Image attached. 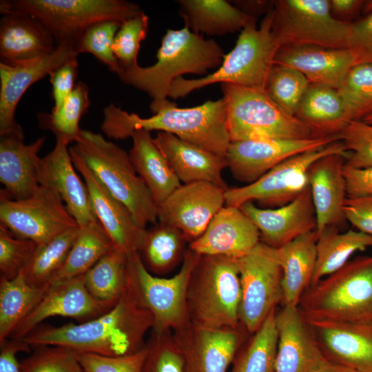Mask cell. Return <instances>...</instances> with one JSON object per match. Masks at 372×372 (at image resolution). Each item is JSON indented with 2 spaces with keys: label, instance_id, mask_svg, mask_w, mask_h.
I'll list each match as a JSON object with an SVG mask.
<instances>
[{
  "label": "cell",
  "instance_id": "6da1fadb",
  "mask_svg": "<svg viewBox=\"0 0 372 372\" xmlns=\"http://www.w3.org/2000/svg\"><path fill=\"white\" fill-rule=\"evenodd\" d=\"M153 326L151 313L125 292L112 309L97 318L58 327L41 324L21 340L31 347L59 345L79 353L123 356L144 349L145 337Z\"/></svg>",
  "mask_w": 372,
  "mask_h": 372
},
{
  "label": "cell",
  "instance_id": "7a4b0ae2",
  "mask_svg": "<svg viewBox=\"0 0 372 372\" xmlns=\"http://www.w3.org/2000/svg\"><path fill=\"white\" fill-rule=\"evenodd\" d=\"M151 112L152 116L141 118L112 103L105 112V130L116 140L131 137L139 129L165 132L225 157L231 141L223 98L189 108H179L168 101Z\"/></svg>",
  "mask_w": 372,
  "mask_h": 372
},
{
  "label": "cell",
  "instance_id": "3957f363",
  "mask_svg": "<svg viewBox=\"0 0 372 372\" xmlns=\"http://www.w3.org/2000/svg\"><path fill=\"white\" fill-rule=\"evenodd\" d=\"M225 55L215 40L205 39L185 25L167 30L154 64L120 68L116 74L123 83L147 94L152 100L149 105L152 109L169 101L168 91L174 80L183 74L205 75L211 69H218Z\"/></svg>",
  "mask_w": 372,
  "mask_h": 372
},
{
  "label": "cell",
  "instance_id": "277c9868",
  "mask_svg": "<svg viewBox=\"0 0 372 372\" xmlns=\"http://www.w3.org/2000/svg\"><path fill=\"white\" fill-rule=\"evenodd\" d=\"M273 7L265 15L259 28L256 22L240 31L234 48L225 55L213 73L196 79L180 77L171 84L168 96L185 97L192 92L217 83L265 88L281 44L273 31Z\"/></svg>",
  "mask_w": 372,
  "mask_h": 372
},
{
  "label": "cell",
  "instance_id": "5b68a950",
  "mask_svg": "<svg viewBox=\"0 0 372 372\" xmlns=\"http://www.w3.org/2000/svg\"><path fill=\"white\" fill-rule=\"evenodd\" d=\"M70 150L77 154L99 180L146 228L158 223V207L136 172L129 153L99 134L82 130Z\"/></svg>",
  "mask_w": 372,
  "mask_h": 372
},
{
  "label": "cell",
  "instance_id": "8992f818",
  "mask_svg": "<svg viewBox=\"0 0 372 372\" xmlns=\"http://www.w3.org/2000/svg\"><path fill=\"white\" fill-rule=\"evenodd\" d=\"M241 298L237 260L199 255L187 288L190 322L208 328H238Z\"/></svg>",
  "mask_w": 372,
  "mask_h": 372
},
{
  "label": "cell",
  "instance_id": "52a82bcc",
  "mask_svg": "<svg viewBox=\"0 0 372 372\" xmlns=\"http://www.w3.org/2000/svg\"><path fill=\"white\" fill-rule=\"evenodd\" d=\"M298 307L306 318L372 320V256L350 260L310 286L302 296Z\"/></svg>",
  "mask_w": 372,
  "mask_h": 372
},
{
  "label": "cell",
  "instance_id": "ba28073f",
  "mask_svg": "<svg viewBox=\"0 0 372 372\" xmlns=\"http://www.w3.org/2000/svg\"><path fill=\"white\" fill-rule=\"evenodd\" d=\"M144 11L126 0H1L3 14L28 15L39 20L53 35L56 45L73 48L91 25L103 21L123 23Z\"/></svg>",
  "mask_w": 372,
  "mask_h": 372
},
{
  "label": "cell",
  "instance_id": "9c48e42d",
  "mask_svg": "<svg viewBox=\"0 0 372 372\" xmlns=\"http://www.w3.org/2000/svg\"><path fill=\"white\" fill-rule=\"evenodd\" d=\"M221 90L231 142L317 137L304 123L282 110L265 88L223 83Z\"/></svg>",
  "mask_w": 372,
  "mask_h": 372
},
{
  "label": "cell",
  "instance_id": "30bf717a",
  "mask_svg": "<svg viewBox=\"0 0 372 372\" xmlns=\"http://www.w3.org/2000/svg\"><path fill=\"white\" fill-rule=\"evenodd\" d=\"M199 254L189 247L179 271L171 278L151 273L138 253L128 257L127 293L152 315L156 332H174L190 323L187 296L189 278Z\"/></svg>",
  "mask_w": 372,
  "mask_h": 372
},
{
  "label": "cell",
  "instance_id": "8fae6325",
  "mask_svg": "<svg viewBox=\"0 0 372 372\" xmlns=\"http://www.w3.org/2000/svg\"><path fill=\"white\" fill-rule=\"evenodd\" d=\"M333 154H349L341 140L291 156L252 183L228 188L225 191V205L239 207L245 203L256 201L262 208L283 206L309 187L308 172L311 166L316 161Z\"/></svg>",
  "mask_w": 372,
  "mask_h": 372
},
{
  "label": "cell",
  "instance_id": "7c38bea8",
  "mask_svg": "<svg viewBox=\"0 0 372 372\" xmlns=\"http://www.w3.org/2000/svg\"><path fill=\"white\" fill-rule=\"evenodd\" d=\"M350 24L333 18L329 0L273 1L272 28L281 47L347 48Z\"/></svg>",
  "mask_w": 372,
  "mask_h": 372
},
{
  "label": "cell",
  "instance_id": "4fadbf2b",
  "mask_svg": "<svg viewBox=\"0 0 372 372\" xmlns=\"http://www.w3.org/2000/svg\"><path fill=\"white\" fill-rule=\"evenodd\" d=\"M236 260L242 289L240 321L251 335L282 304V269L276 249L261 241L250 253Z\"/></svg>",
  "mask_w": 372,
  "mask_h": 372
},
{
  "label": "cell",
  "instance_id": "5bb4252c",
  "mask_svg": "<svg viewBox=\"0 0 372 372\" xmlns=\"http://www.w3.org/2000/svg\"><path fill=\"white\" fill-rule=\"evenodd\" d=\"M0 221L14 236L37 245L79 226L59 194L44 185L23 200H12L0 193Z\"/></svg>",
  "mask_w": 372,
  "mask_h": 372
},
{
  "label": "cell",
  "instance_id": "9a60e30c",
  "mask_svg": "<svg viewBox=\"0 0 372 372\" xmlns=\"http://www.w3.org/2000/svg\"><path fill=\"white\" fill-rule=\"evenodd\" d=\"M339 140V135H333L304 139L233 141L228 147L225 158L234 178L248 185L291 156L322 148Z\"/></svg>",
  "mask_w": 372,
  "mask_h": 372
},
{
  "label": "cell",
  "instance_id": "2e32d148",
  "mask_svg": "<svg viewBox=\"0 0 372 372\" xmlns=\"http://www.w3.org/2000/svg\"><path fill=\"white\" fill-rule=\"evenodd\" d=\"M184 372H226L249 335L245 328H208L192 322L173 332Z\"/></svg>",
  "mask_w": 372,
  "mask_h": 372
},
{
  "label": "cell",
  "instance_id": "e0dca14e",
  "mask_svg": "<svg viewBox=\"0 0 372 372\" xmlns=\"http://www.w3.org/2000/svg\"><path fill=\"white\" fill-rule=\"evenodd\" d=\"M205 181L181 185L158 206V222L179 229L190 243L225 205V191Z\"/></svg>",
  "mask_w": 372,
  "mask_h": 372
},
{
  "label": "cell",
  "instance_id": "ac0fdd59",
  "mask_svg": "<svg viewBox=\"0 0 372 372\" xmlns=\"http://www.w3.org/2000/svg\"><path fill=\"white\" fill-rule=\"evenodd\" d=\"M114 306L94 298L85 286L83 275L48 285L39 302L17 324L10 338L21 340L45 320L62 316L84 322Z\"/></svg>",
  "mask_w": 372,
  "mask_h": 372
},
{
  "label": "cell",
  "instance_id": "d6986e66",
  "mask_svg": "<svg viewBox=\"0 0 372 372\" xmlns=\"http://www.w3.org/2000/svg\"><path fill=\"white\" fill-rule=\"evenodd\" d=\"M78 55L71 45L62 43L52 53L31 61L11 65L0 63V136L24 138L23 130L15 120L21 97L34 83Z\"/></svg>",
  "mask_w": 372,
  "mask_h": 372
},
{
  "label": "cell",
  "instance_id": "ffe728a7",
  "mask_svg": "<svg viewBox=\"0 0 372 372\" xmlns=\"http://www.w3.org/2000/svg\"><path fill=\"white\" fill-rule=\"evenodd\" d=\"M306 320L327 359L358 372H372V320Z\"/></svg>",
  "mask_w": 372,
  "mask_h": 372
},
{
  "label": "cell",
  "instance_id": "44dd1931",
  "mask_svg": "<svg viewBox=\"0 0 372 372\" xmlns=\"http://www.w3.org/2000/svg\"><path fill=\"white\" fill-rule=\"evenodd\" d=\"M70 154L83 178L96 216L115 249L128 257L138 253L146 228L141 227L127 207L115 198L74 152Z\"/></svg>",
  "mask_w": 372,
  "mask_h": 372
},
{
  "label": "cell",
  "instance_id": "7402d4cb",
  "mask_svg": "<svg viewBox=\"0 0 372 372\" xmlns=\"http://www.w3.org/2000/svg\"><path fill=\"white\" fill-rule=\"evenodd\" d=\"M239 207L259 230L260 241L275 249L316 230V216L309 185L291 202L279 207L262 208L253 202Z\"/></svg>",
  "mask_w": 372,
  "mask_h": 372
},
{
  "label": "cell",
  "instance_id": "603a6c76",
  "mask_svg": "<svg viewBox=\"0 0 372 372\" xmlns=\"http://www.w3.org/2000/svg\"><path fill=\"white\" fill-rule=\"evenodd\" d=\"M260 242L259 230L240 207L225 205L188 247L199 255L238 259L250 253Z\"/></svg>",
  "mask_w": 372,
  "mask_h": 372
},
{
  "label": "cell",
  "instance_id": "cb8c5ba5",
  "mask_svg": "<svg viewBox=\"0 0 372 372\" xmlns=\"http://www.w3.org/2000/svg\"><path fill=\"white\" fill-rule=\"evenodd\" d=\"M278 344L275 372H311L324 358L298 307L276 311Z\"/></svg>",
  "mask_w": 372,
  "mask_h": 372
},
{
  "label": "cell",
  "instance_id": "d4e9b609",
  "mask_svg": "<svg viewBox=\"0 0 372 372\" xmlns=\"http://www.w3.org/2000/svg\"><path fill=\"white\" fill-rule=\"evenodd\" d=\"M68 145L65 141L56 138L53 149L41 158L39 183L54 188L79 226H83L98 219L87 187L75 171Z\"/></svg>",
  "mask_w": 372,
  "mask_h": 372
},
{
  "label": "cell",
  "instance_id": "484cf974",
  "mask_svg": "<svg viewBox=\"0 0 372 372\" xmlns=\"http://www.w3.org/2000/svg\"><path fill=\"white\" fill-rule=\"evenodd\" d=\"M348 154H333L316 161L308 172L316 216V232L338 227L346 221L343 207L347 198L343 169Z\"/></svg>",
  "mask_w": 372,
  "mask_h": 372
},
{
  "label": "cell",
  "instance_id": "4316f807",
  "mask_svg": "<svg viewBox=\"0 0 372 372\" xmlns=\"http://www.w3.org/2000/svg\"><path fill=\"white\" fill-rule=\"evenodd\" d=\"M45 138L39 137L25 144L22 137L0 136V182L4 186L0 193L19 200L32 196L39 189L41 160L39 153Z\"/></svg>",
  "mask_w": 372,
  "mask_h": 372
},
{
  "label": "cell",
  "instance_id": "83f0119b",
  "mask_svg": "<svg viewBox=\"0 0 372 372\" xmlns=\"http://www.w3.org/2000/svg\"><path fill=\"white\" fill-rule=\"evenodd\" d=\"M275 64L295 68L311 83L338 90L355 62L348 48L306 45L282 46L276 56Z\"/></svg>",
  "mask_w": 372,
  "mask_h": 372
},
{
  "label": "cell",
  "instance_id": "f1b7e54d",
  "mask_svg": "<svg viewBox=\"0 0 372 372\" xmlns=\"http://www.w3.org/2000/svg\"><path fill=\"white\" fill-rule=\"evenodd\" d=\"M154 140L180 182L205 181L229 188L222 177L227 167L225 157L165 132H158Z\"/></svg>",
  "mask_w": 372,
  "mask_h": 372
},
{
  "label": "cell",
  "instance_id": "f546056e",
  "mask_svg": "<svg viewBox=\"0 0 372 372\" xmlns=\"http://www.w3.org/2000/svg\"><path fill=\"white\" fill-rule=\"evenodd\" d=\"M57 45L49 30L34 17L3 14L0 19V63L11 65L50 54Z\"/></svg>",
  "mask_w": 372,
  "mask_h": 372
},
{
  "label": "cell",
  "instance_id": "4dcf8cb0",
  "mask_svg": "<svg viewBox=\"0 0 372 372\" xmlns=\"http://www.w3.org/2000/svg\"><path fill=\"white\" fill-rule=\"evenodd\" d=\"M316 230L304 234L276 249L282 272V306L298 307L310 287L316 263Z\"/></svg>",
  "mask_w": 372,
  "mask_h": 372
},
{
  "label": "cell",
  "instance_id": "1f68e13d",
  "mask_svg": "<svg viewBox=\"0 0 372 372\" xmlns=\"http://www.w3.org/2000/svg\"><path fill=\"white\" fill-rule=\"evenodd\" d=\"M131 162L157 207L181 185L150 132L139 129L132 134Z\"/></svg>",
  "mask_w": 372,
  "mask_h": 372
},
{
  "label": "cell",
  "instance_id": "d6a6232c",
  "mask_svg": "<svg viewBox=\"0 0 372 372\" xmlns=\"http://www.w3.org/2000/svg\"><path fill=\"white\" fill-rule=\"evenodd\" d=\"M179 16L193 32L223 36L241 31L257 19L225 0H177Z\"/></svg>",
  "mask_w": 372,
  "mask_h": 372
},
{
  "label": "cell",
  "instance_id": "836d02e7",
  "mask_svg": "<svg viewBox=\"0 0 372 372\" xmlns=\"http://www.w3.org/2000/svg\"><path fill=\"white\" fill-rule=\"evenodd\" d=\"M296 116L314 136L338 135L350 122L338 90L317 83H310Z\"/></svg>",
  "mask_w": 372,
  "mask_h": 372
},
{
  "label": "cell",
  "instance_id": "e575fe53",
  "mask_svg": "<svg viewBox=\"0 0 372 372\" xmlns=\"http://www.w3.org/2000/svg\"><path fill=\"white\" fill-rule=\"evenodd\" d=\"M187 242L179 229L158 222L146 229L138 254L148 271L161 276L183 263Z\"/></svg>",
  "mask_w": 372,
  "mask_h": 372
},
{
  "label": "cell",
  "instance_id": "d590c367",
  "mask_svg": "<svg viewBox=\"0 0 372 372\" xmlns=\"http://www.w3.org/2000/svg\"><path fill=\"white\" fill-rule=\"evenodd\" d=\"M372 247V236L358 230L339 232L338 228H325L317 235L316 263L310 286L334 273L356 251Z\"/></svg>",
  "mask_w": 372,
  "mask_h": 372
},
{
  "label": "cell",
  "instance_id": "8d00e7d4",
  "mask_svg": "<svg viewBox=\"0 0 372 372\" xmlns=\"http://www.w3.org/2000/svg\"><path fill=\"white\" fill-rule=\"evenodd\" d=\"M113 249L111 239L99 220L79 226L76 238L63 265L48 285L85 274Z\"/></svg>",
  "mask_w": 372,
  "mask_h": 372
},
{
  "label": "cell",
  "instance_id": "74e56055",
  "mask_svg": "<svg viewBox=\"0 0 372 372\" xmlns=\"http://www.w3.org/2000/svg\"><path fill=\"white\" fill-rule=\"evenodd\" d=\"M48 288V285L40 288L30 285L23 271L11 280L0 278V343L10 338Z\"/></svg>",
  "mask_w": 372,
  "mask_h": 372
},
{
  "label": "cell",
  "instance_id": "f35d334b",
  "mask_svg": "<svg viewBox=\"0 0 372 372\" xmlns=\"http://www.w3.org/2000/svg\"><path fill=\"white\" fill-rule=\"evenodd\" d=\"M128 256L113 249L83 274L86 289L96 300L114 306L127 290Z\"/></svg>",
  "mask_w": 372,
  "mask_h": 372
},
{
  "label": "cell",
  "instance_id": "ab89813d",
  "mask_svg": "<svg viewBox=\"0 0 372 372\" xmlns=\"http://www.w3.org/2000/svg\"><path fill=\"white\" fill-rule=\"evenodd\" d=\"M276 311L244 342L229 372H275L278 344Z\"/></svg>",
  "mask_w": 372,
  "mask_h": 372
},
{
  "label": "cell",
  "instance_id": "60d3db41",
  "mask_svg": "<svg viewBox=\"0 0 372 372\" xmlns=\"http://www.w3.org/2000/svg\"><path fill=\"white\" fill-rule=\"evenodd\" d=\"M87 85L79 81L59 108L37 115L39 127L52 132L56 138L64 140L69 144L74 143L82 130L79 126L81 118L91 103Z\"/></svg>",
  "mask_w": 372,
  "mask_h": 372
},
{
  "label": "cell",
  "instance_id": "b9f144b4",
  "mask_svg": "<svg viewBox=\"0 0 372 372\" xmlns=\"http://www.w3.org/2000/svg\"><path fill=\"white\" fill-rule=\"evenodd\" d=\"M79 226L61 233L50 242L37 245L26 268L23 271L26 282L34 287H43L63 265L76 238Z\"/></svg>",
  "mask_w": 372,
  "mask_h": 372
},
{
  "label": "cell",
  "instance_id": "7bdbcfd3",
  "mask_svg": "<svg viewBox=\"0 0 372 372\" xmlns=\"http://www.w3.org/2000/svg\"><path fill=\"white\" fill-rule=\"evenodd\" d=\"M310 83L295 68L274 64L269 74L265 90L282 110L296 116Z\"/></svg>",
  "mask_w": 372,
  "mask_h": 372
},
{
  "label": "cell",
  "instance_id": "ee69618b",
  "mask_svg": "<svg viewBox=\"0 0 372 372\" xmlns=\"http://www.w3.org/2000/svg\"><path fill=\"white\" fill-rule=\"evenodd\" d=\"M338 90L349 121L372 114V63L353 65Z\"/></svg>",
  "mask_w": 372,
  "mask_h": 372
},
{
  "label": "cell",
  "instance_id": "f6af8a7d",
  "mask_svg": "<svg viewBox=\"0 0 372 372\" xmlns=\"http://www.w3.org/2000/svg\"><path fill=\"white\" fill-rule=\"evenodd\" d=\"M121 23L103 21L89 26L81 35L74 49L78 54H92L107 69L116 74L119 64L113 52L115 36Z\"/></svg>",
  "mask_w": 372,
  "mask_h": 372
},
{
  "label": "cell",
  "instance_id": "bcb514c9",
  "mask_svg": "<svg viewBox=\"0 0 372 372\" xmlns=\"http://www.w3.org/2000/svg\"><path fill=\"white\" fill-rule=\"evenodd\" d=\"M30 355L19 362L21 372H84L79 353L59 345L32 347Z\"/></svg>",
  "mask_w": 372,
  "mask_h": 372
},
{
  "label": "cell",
  "instance_id": "7dc6e473",
  "mask_svg": "<svg viewBox=\"0 0 372 372\" xmlns=\"http://www.w3.org/2000/svg\"><path fill=\"white\" fill-rule=\"evenodd\" d=\"M141 372H184V361L172 331H151Z\"/></svg>",
  "mask_w": 372,
  "mask_h": 372
},
{
  "label": "cell",
  "instance_id": "c3c4849f",
  "mask_svg": "<svg viewBox=\"0 0 372 372\" xmlns=\"http://www.w3.org/2000/svg\"><path fill=\"white\" fill-rule=\"evenodd\" d=\"M37 245L14 236L0 224V278L11 280L19 276L30 262Z\"/></svg>",
  "mask_w": 372,
  "mask_h": 372
},
{
  "label": "cell",
  "instance_id": "681fc988",
  "mask_svg": "<svg viewBox=\"0 0 372 372\" xmlns=\"http://www.w3.org/2000/svg\"><path fill=\"white\" fill-rule=\"evenodd\" d=\"M148 26L149 17L144 12L121 23L113 44V52L119 69L138 65L141 43L147 37Z\"/></svg>",
  "mask_w": 372,
  "mask_h": 372
},
{
  "label": "cell",
  "instance_id": "f907efd6",
  "mask_svg": "<svg viewBox=\"0 0 372 372\" xmlns=\"http://www.w3.org/2000/svg\"><path fill=\"white\" fill-rule=\"evenodd\" d=\"M349 155L344 165L356 169L372 167V125L362 120L350 121L338 134Z\"/></svg>",
  "mask_w": 372,
  "mask_h": 372
},
{
  "label": "cell",
  "instance_id": "816d5d0a",
  "mask_svg": "<svg viewBox=\"0 0 372 372\" xmlns=\"http://www.w3.org/2000/svg\"><path fill=\"white\" fill-rule=\"evenodd\" d=\"M145 355V347L136 353L123 356L80 353L79 361L84 372H141Z\"/></svg>",
  "mask_w": 372,
  "mask_h": 372
},
{
  "label": "cell",
  "instance_id": "f5cc1de1",
  "mask_svg": "<svg viewBox=\"0 0 372 372\" xmlns=\"http://www.w3.org/2000/svg\"><path fill=\"white\" fill-rule=\"evenodd\" d=\"M347 48L355 65L372 63V12L350 24Z\"/></svg>",
  "mask_w": 372,
  "mask_h": 372
},
{
  "label": "cell",
  "instance_id": "db71d44e",
  "mask_svg": "<svg viewBox=\"0 0 372 372\" xmlns=\"http://www.w3.org/2000/svg\"><path fill=\"white\" fill-rule=\"evenodd\" d=\"M77 58L72 59L50 72L53 110L59 108L74 90L78 73Z\"/></svg>",
  "mask_w": 372,
  "mask_h": 372
},
{
  "label": "cell",
  "instance_id": "11a10c76",
  "mask_svg": "<svg viewBox=\"0 0 372 372\" xmlns=\"http://www.w3.org/2000/svg\"><path fill=\"white\" fill-rule=\"evenodd\" d=\"M346 220L372 236V195L347 196L343 207Z\"/></svg>",
  "mask_w": 372,
  "mask_h": 372
},
{
  "label": "cell",
  "instance_id": "9f6ffc18",
  "mask_svg": "<svg viewBox=\"0 0 372 372\" xmlns=\"http://www.w3.org/2000/svg\"><path fill=\"white\" fill-rule=\"evenodd\" d=\"M347 196L372 195V167L364 169L344 167Z\"/></svg>",
  "mask_w": 372,
  "mask_h": 372
},
{
  "label": "cell",
  "instance_id": "6f0895ef",
  "mask_svg": "<svg viewBox=\"0 0 372 372\" xmlns=\"http://www.w3.org/2000/svg\"><path fill=\"white\" fill-rule=\"evenodd\" d=\"M31 347L22 340L8 338L0 343V372H21L17 355L30 352Z\"/></svg>",
  "mask_w": 372,
  "mask_h": 372
},
{
  "label": "cell",
  "instance_id": "680465c9",
  "mask_svg": "<svg viewBox=\"0 0 372 372\" xmlns=\"http://www.w3.org/2000/svg\"><path fill=\"white\" fill-rule=\"evenodd\" d=\"M364 2L361 0H330V11L336 20L351 23V20L363 9Z\"/></svg>",
  "mask_w": 372,
  "mask_h": 372
},
{
  "label": "cell",
  "instance_id": "91938a15",
  "mask_svg": "<svg viewBox=\"0 0 372 372\" xmlns=\"http://www.w3.org/2000/svg\"><path fill=\"white\" fill-rule=\"evenodd\" d=\"M245 14L254 17L266 15L273 7V1L236 0L230 1Z\"/></svg>",
  "mask_w": 372,
  "mask_h": 372
},
{
  "label": "cell",
  "instance_id": "94428289",
  "mask_svg": "<svg viewBox=\"0 0 372 372\" xmlns=\"http://www.w3.org/2000/svg\"><path fill=\"white\" fill-rule=\"evenodd\" d=\"M311 372H358L333 362L325 357Z\"/></svg>",
  "mask_w": 372,
  "mask_h": 372
},
{
  "label": "cell",
  "instance_id": "6125c7cd",
  "mask_svg": "<svg viewBox=\"0 0 372 372\" xmlns=\"http://www.w3.org/2000/svg\"><path fill=\"white\" fill-rule=\"evenodd\" d=\"M363 10L365 13H369L372 12V0L366 1L364 2Z\"/></svg>",
  "mask_w": 372,
  "mask_h": 372
},
{
  "label": "cell",
  "instance_id": "be15d7a7",
  "mask_svg": "<svg viewBox=\"0 0 372 372\" xmlns=\"http://www.w3.org/2000/svg\"><path fill=\"white\" fill-rule=\"evenodd\" d=\"M362 121L368 124L372 125V114L365 116L364 118L362 119Z\"/></svg>",
  "mask_w": 372,
  "mask_h": 372
}]
</instances>
